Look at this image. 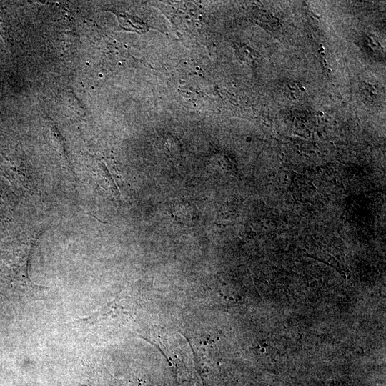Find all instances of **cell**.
Wrapping results in <instances>:
<instances>
[{
  "label": "cell",
  "instance_id": "obj_1",
  "mask_svg": "<svg viewBox=\"0 0 386 386\" xmlns=\"http://www.w3.org/2000/svg\"><path fill=\"white\" fill-rule=\"evenodd\" d=\"M4 20V16L1 10L0 9V34L1 36L4 35L5 33L6 24Z\"/></svg>",
  "mask_w": 386,
  "mask_h": 386
}]
</instances>
